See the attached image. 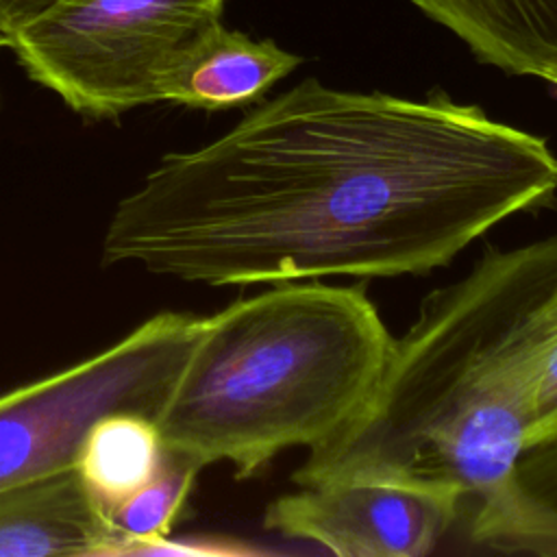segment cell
<instances>
[{"mask_svg":"<svg viewBox=\"0 0 557 557\" xmlns=\"http://www.w3.org/2000/svg\"><path fill=\"white\" fill-rule=\"evenodd\" d=\"M557 196L546 137L442 89L309 76L165 154L113 209L102 261L202 285L422 276Z\"/></svg>","mask_w":557,"mask_h":557,"instance_id":"cell-1","label":"cell"},{"mask_svg":"<svg viewBox=\"0 0 557 557\" xmlns=\"http://www.w3.org/2000/svg\"><path fill=\"white\" fill-rule=\"evenodd\" d=\"M555 289L557 235L487 246L463 278L422 298L363 407L292 481H396L459 500L496 492L529 448Z\"/></svg>","mask_w":557,"mask_h":557,"instance_id":"cell-2","label":"cell"},{"mask_svg":"<svg viewBox=\"0 0 557 557\" xmlns=\"http://www.w3.org/2000/svg\"><path fill=\"white\" fill-rule=\"evenodd\" d=\"M392 339L363 285L276 283L198 315L154 418L163 450L248 479L287 448H315L363 407Z\"/></svg>","mask_w":557,"mask_h":557,"instance_id":"cell-3","label":"cell"},{"mask_svg":"<svg viewBox=\"0 0 557 557\" xmlns=\"http://www.w3.org/2000/svg\"><path fill=\"white\" fill-rule=\"evenodd\" d=\"M226 0H59L9 35L24 72L87 117L154 102L165 61L222 20Z\"/></svg>","mask_w":557,"mask_h":557,"instance_id":"cell-4","label":"cell"},{"mask_svg":"<svg viewBox=\"0 0 557 557\" xmlns=\"http://www.w3.org/2000/svg\"><path fill=\"white\" fill-rule=\"evenodd\" d=\"M198 315L163 311L115 344L0 396V490L74 468L104 416L157 418L196 335Z\"/></svg>","mask_w":557,"mask_h":557,"instance_id":"cell-5","label":"cell"},{"mask_svg":"<svg viewBox=\"0 0 557 557\" xmlns=\"http://www.w3.org/2000/svg\"><path fill=\"white\" fill-rule=\"evenodd\" d=\"M459 503L407 483L348 479L270 500L263 527L339 557H424L455 522Z\"/></svg>","mask_w":557,"mask_h":557,"instance_id":"cell-6","label":"cell"},{"mask_svg":"<svg viewBox=\"0 0 557 557\" xmlns=\"http://www.w3.org/2000/svg\"><path fill=\"white\" fill-rule=\"evenodd\" d=\"M300 63L302 57L274 39H255L218 20L165 61L154 81V102L202 111L250 107Z\"/></svg>","mask_w":557,"mask_h":557,"instance_id":"cell-7","label":"cell"},{"mask_svg":"<svg viewBox=\"0 0 557 557\" xmlns=\"http://www.w3.org/2000/svg\"><path fill=\"white\" fill-rule=\"evenodd\" d=\"M107 507L76 468L0 490V557L124 550Z\"/></svg>","mask_w":557,"mask_h":557,"instance_id":"cell-8","label":"cell"},{"mask_svg":"<svg viewBox=\"0 0 557 557\" xmlns=\"http://www.w3.org/2000/svg\"><path fill=\"white\" fill-rule=\"evenodd\" d=\"M470 54L509 76L557 70V0H411Z\"/></svg>","mask_w":557,"mask_h":557,"instance_id":"cell-9","label":"cell"},{"mask_svg":"<svg viewBox=\"0 0 557 557\" xmlns=\"http://www.w3.org/2000/svg\"><path fill=\"white\" fill-rule=\"evenodd\" d=\"M470 540L503 555L557 557V437L529 446L507 481L479 500Z\"/></svg>","mask_w":557,"mask_h":557,"instance_id":"cell-10","label":"cell"},{"mask_svg":"<svg viewBox=\"0 0 557 557\" xmlns=\"http://www.w3.org/2000/svg\"><path fill=\"white\" fill-rule=\"evenodd\" d=\"M163 455L154 420L135 411H120L91 424L74 468L109 511L152 479Z\"/></svg>","mask_w":557,"mask_h":557,"instance_id":"cell-11","label":"cell"},{"mask_svg":"<svg viewBox=\"0 0 557 557\" xmlns=\"http://www.w3.org/2000/svg\"><path fill=\"white\" fill-rule=\"evenodd\" d=\"M200 470L202 468L196 461L165 450L152 479L109 509L111 522L124 546L154 544L163 540L181 513Z\"/></svg>","mask_w":557,"mask_h":557,"instance_id":"cell-12","label":"cell"},{"mask_svg":"<svg viewBox=\"0 0 557 557\" xmlns=\"http://www.w3.org/2000/svg\"><path fill=\"white\" fill-rule=\"evenodd\" d=\"M557 437V289L548 302L546 337L533 400V422L529 446Z\"/></svg>","mask_w":557,"mask_h":557,"instance_id":"cell-13","label":"cell"},{"mask_svg":"<svg viewBox=\"0 0 557 557\" xmlns=\"http://www.w3.org/2000/svg\"><path fill=\"white\" fill-rule=\"evenodd\" d=\"M57 2L59 0H0V37L7 41L9 35Z\"/></svg>","mask_w":557,"mask_h":557,"instance_id":"cell-14","label":"cell"},{"mask_svg":"<svg viewBox=\"0 0 557 557\" xmlns=\"http://www.w3.org/2000/svg\"><path fill=\"white\" fill-rule=\"evenodd\" d=\"M548 85H553V87H557V70L555 72H550L546 78H544Z\"/></svg>","mask_w":557,"mask_h":557,"instance_id":"cell-15","label":"cell"},{"mask_svg":"<svg viewBox=\"0 0 557 557\" xmlns=\"http://www.w3.org/2000/svg\"><path fill=\"white\" fill-rule=\"evenodd\" d=\"M2 46H7V41L0 37V48H2Z\"/></svg>","mask_w":557,"mask_h":557,"instance_id":"cell-16","label":"cell"}]
</instances>
